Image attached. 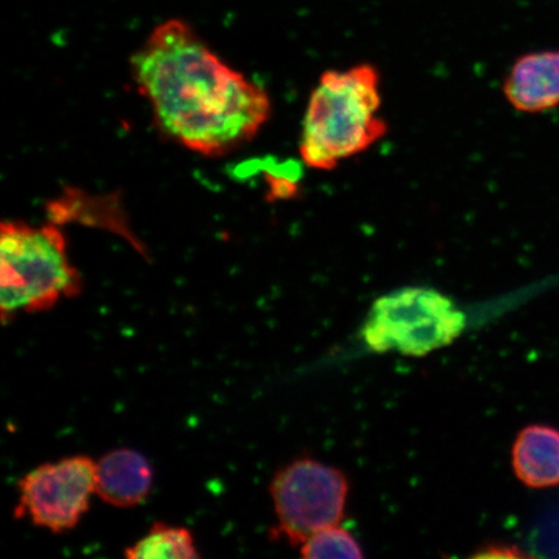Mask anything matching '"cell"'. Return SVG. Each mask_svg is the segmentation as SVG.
<instances>
[{
    "mask_svg": "<svg viewBox=\"0 0 559 559\" xmlns=\"http://www.w3.org/2000/svg\"><path fill=\"white\" fill-rule=\"evenodd\" d=\"M19 491L17 516L51 533H67L80 523L96 493V463L74 456L40 465L20 480Z\"/></svg>",
    "mask_w": 559,
    "mask_h": 559,
    "instance_id": "obj_6",
    "label": "cell"
},
{
    "mask_svg": "<svg viewBox=\"0 0 559 559\" xmlns=\"http://www.w3.org/2000/svg\"><path fill=\"white\" fill-rule=\"evenodd\" d=\"M130 559H192L199 558L191 531L157 522L148 533L124 551Z\"/></svg>",
    "mask_w": 559,
    "mask_h": 559,
    "instance_id": "obj_10",
    "label": "cell"
},
{
    "mask_svg": "<svg viewBox=\"0 0 559 559\" xmlns=\"http://www.w3.org/2000/svg\"><path fill=\"white\" fill-rule=\"evenodd\" d=\"M381 74L372 64L331 69L307 103L299 155L312 170L332 171L386 136Z\"/></svg>",
    "mask_w": 559,
    "mask_h": 559,
    "instance_id": "obj_2",
    "label": "cell"
},
{
    "mask_svg": "<svg viewBox=\"0 0 559 559\" xmlns=\"http://www.w3.org/2000/svg\"><path fill=\"white\" fill-rule=\"evenodd\" d=\"M512 463L516 477L528 487L559 485V431L543 425L523 429L513 445Z\"/></svg>",
    "mask_w": 559,
    "mask_h": 559,
    "instance_id": "obj_9",
    "label": "cell"
},
{
    "mask_svg": "<svg viewBox=\"0 0 559 559\" xmlns=\"http://www.w3.org/2000/svg\"><path fill=\"white\" fill-rule=\"evenodd\" d=\"M300 556L312 559L361 558V545L355 536L338 524L318 531L300 545Z\"/></svg>",
    "mask_w": 559,
    "mask_h": 559,
    "instance_id": "obj_11",
    "label": "cell"
},
{
    "mask_svg": "<svg viewBox=\"0 0 559 559\" xmlns=\"http://www.w3.org/2000/svg\"><path fill=\"white\" fill-rule=\"evenodd\" d=\"M519 550L515 548L509 547V545L501 544H492L486 545V547L480 548L477 554L473 557L475 558H513L521 557Z\"/></svg>",
    "mask_w": 559,
    "mask_h": 559,
    "instance_id": "obj_12",
    "label": "cell"
},
{
    "mask_svg": "<svg viewBox=\"0 0 559 559\" xmlns=\"http://www.w3.org/2000/svg\"><path fill=\"white\" fill-rule=\"evenodd\" d=\"M465 328V312L449 296L405 286L376 300L361 335L374 353L425 356L451 345Z\"/></svg>",
    "mask_w": 559,
    "mask_h": 559,
    "instance_id": "obj_4",
    "label": "cell"
},
{
    "mask_svg": "<svg viewBox=\"0 0 559 559\" xmlns=\"http://www.w3.org/2000/svg\"><path fill=\"white\" fill-rule=\"evenodd\" d=\"M0 263L3 323L19 312L51 310L61 299L82 290V276L70 262L66 236L55 222L44 226L3 222Z\"/></svg>",
    "mask_w": 559,
    "mask_h": 559,
    "instance_id": "obj_3",
    "label": "cell"
},
{
    "mask_svg": "<svg viewBox=\"0 0 559 559\" xmlns=\"http://www.w3.org/2000/svg\"><path fill=\"white\" fill-rule=\"evenodd\" d=\"M152 486L150 461L138 451L118 449L96 463V495L109 506L132 508L142 504Z\"/></svg>",
    "mask_w": 559,
    "mask_h": 559,
    "instance_id": "obj_8",
    "label": "cell"
},
{
    "mask_svg": "<svg viewBox=\"0 0 559 559\" xmlns=\"http://www.w3.org/2000/svg\"><path fill=\"white\" fill-rule=\"evenodd\" d=\"M277 534L302 545L318 531L340 524L345 514V474L312 459H299L280 471L271 484Z\"/></svg>",
    "mask_w": 559,
    "mask_h": 559,
    "instance_id": "obj_5",
    "label": "cell"
},
{
    "mask_svg": "<svg viewBox=\"0 0 559 559\" xmlns=\"http://www.w3.org/2000/svg\"><path fill=\"white\" fill-rule=\"evenodd\" d=\"M502 93L522 114H542L558 107L559 50L521 56L510 68Z\"/></svg>",
    "mask_w": 559,
    "mask_h": 559,
    "instance_id": "obj_7",
    "label": "cell"
},
{
    "mask_svg": "<svg viewBox=\"0 0 559 559\" xmlns=\"http://www.w3.org/2000/svg\"><path fill=\"white\" fill-rule=\"evenodd\" d=\"M131 74L159 131L200 156H225L251 142L271 117L267 91L181 20L151 33L132 56Z\"/></svg>",
    "mask_w": 559,
    "mask_h": 559,
    "instance_id": "obj_1",
    "label": "cell"
}]
</instances>
